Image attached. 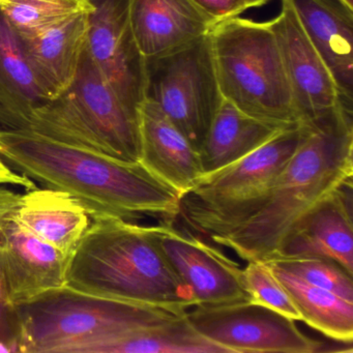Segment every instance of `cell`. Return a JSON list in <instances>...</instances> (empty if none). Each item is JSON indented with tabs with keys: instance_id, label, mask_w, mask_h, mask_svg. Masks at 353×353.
<instances>
[{
	"instance_id": "e0dca14e",
	"label": "cell",
	"mask_w": 353,
	"mask_h": 353,
	"mask_svg": "<svg viewBox=\"0 0 353 353\" xmlns=\"http://www.w3.org/2000/svg\"><path fill=\"white\" fill-rule=\"evenodd\" d=\"M140 163L179 195L189 193L203 176L199 152L150 100L139 108Z\"/></svg>"
},
{
	"instance_id": "cb8c5ba5",
	"label": "cell",
	"mask_w": 353,
	"mask_h": 353,
	"mask_svg": "<svg viewBox=\"0 0 353 353\" xmlns=\"http://www.w3.org/2000/svg\"><path fill=\"white\" fill-rule=\"evenodd\" d=\"M92 10L90 0H0V11L21 39L34 38Z\"/></svg>"
},
{
	"instance_id": "3957f363",
	"label": "cell",
	"mask_w": 353,
	"mask_h": 353,
	"mask_svg": "<svg viewBox=\"0 0 353 353\" xmlns=\"http://www.w3.org/2000/svg\"><path fill=\"white\" fill-rule=\"evenodd\" d=\"M161 223L92 220L68 261L65 286L117 301L185 314L195 307L189 287L160 243Z\"/></svg>"
},
{
	"instance_id": "9a60e30c",
	"label": "cell",
	"mask_w": 353,
	"mask_h": 353,
	"mask_svg": "<svg viewBox=\"0 0 353 353\" xmlns=\"http://www.w3.org/2000/svg\"><path fill=\"white\" fill-rule=\"evenodd\" d=\"M129 17L146 61L197 42L216 24L192 0H130Z\"/></svg>"
},
{
	"instance_id": "83f0119b",
	"label": "cell",
	"mask_w": 353,
	"mask_h": 353,
	"mask_svg": "<svg viewBox=\"0 0 353 353\" xmlns=\"http://www.w3.org/2000/svg\"><path fill=\"white\" fill-rule=\"evenodd\" d=\"M206 15L216 23L239 17L245 11L243 0H192Z\"/></svg>"
},
{
	"instance_id": "2e32d148",
	"label": "cell",
	"mask_w": 353,
	"mask_h": 353,
	"mask_svg": "<svg viewBox=\"0 0 353 353\" xmlns=\"http://www.w3.org/2000/svg\"><path fill=\"white\" fill-rule=\"evenodd\" d=\"M327 65L341 98L353 106V9L341 0H286Z\"/></svg>"
},
{
	"instance_id": "ac0fdd59",
	"label": "cell",
	"mask_w": 353,
	"mask_h": 353,
	"mask_svg": "<svg viewBox=\"0 0 353 353\" xmlns=\"http://www.w3.org/2000/svg\"><path fill=\"white\" fill-rule=\"evenodd\" d=\"M88 14L73 16L34 38H20L34 77L49 100L75 78L88 40Z\"/></svg>"
},
{
	"instance_id": "4dcf8cb0",
	"label": "cell",
	"mask_w": 353,
	"mask_h": 353,
	"mask_svg": "<svg viewBox=\"0 0 353 353\" xmlns=\"http://www.w3.org/2000/svg\"><path fill=\"white\" fill-rule=\"evenodd\" d=\"M270 0H243V7H245V11L251 9V8L261 7V6L265 5V3H270Z\"/></svg>"
},
{
	"instance_id": "5bb4252c",
	"label": "cell",
	"mask_w": 353,
	"mask_h": 353,
	"mask_svg": "<svg viewBox=\"0 0 353 353\" xmlns=\"http://www.w3.org/2000/svg\"><path fill=\"white\" fill-rule=\"evenodd\" d=\"M352 179L307 212L270 260L325 258L353 274Z\"/></svg>"
},
{
	"instance_id": "7c38bea8",
	"label": "cell",
	"mask_w": 353,
	"mask_h": 353,
	"mask_svg": "<svg viewBox=\"0 0 353 353\" xmlns=\"http://www.w3.org/2000/svg\"><path fill=\"white\" fill-rule=\"evenodd\" d=\"M69 255L30 232L13 212L0 221V281L17 305L65 285Z\"/></svg>"
},
{
	"instance_id": "8fae6325",
	"label": "cell",
	"mask_w": 353,
	"mask_h": 353,
	"mask_svg": "<svg viewBox=\"0 0 353 353\" xmlns=\"http://www.w3.org/2000/svg\"><path fill=\"white\" fill-rule=\"evenodd\" d=\"M160 243L177 274L193 293L196 305L251 301L243 268L204 236L179 230L161 221Z\"/></svg>"
},
{
	"instance_id": "f546056e",
	"label": "cell",
	"mask_w": 353,
	"mask_h": 353,
	"mask_svg": "<svg viewBox=\"0 0 353 353\" xmlns=\"http://www.w3.org/2000/svg\"><path fill=\"white\" fill-rule=\"evenodd\" d=\"M20 197V194L0 185V221L16 210Z\"/></svg>"
},
{
	"instance_id": "7a4b0ae2",
	"label": "cell",
	"mask_w": 353,
	"mask_h": 353,
	"mask_svg": "<svg viewBox=\"0 0 353 353\" xmlns=\"http://www.w3.org/2000/svg\"><path fill=\"white\" fill-rule=\"evenodd\" d=\"M301 125L296 150L254 214L230 232L208 237L243 261L272 259L307 212L353 179L352 107L341 105Z\"/></svg>"
},
{
	"instance_id": "4fadbf2b",
	"label": "cell",
	"mask_w": 353,
	"mask_h": 353,
	"mask_svg": "<svg viewBox=\"0 0 353 353\" xmlns=\"http://www.w3.org/2000/svg\"><path fill=\"white\" fill-rule=\"evenodd\" d=\"M299 121L316 119L336 107H353L341 98L336 82L305 36L292 8L282 0L280 15L270 21Z\"/></svg>"
},
{
	"instance_id": "30bf717a",
	"label": "cell",
	"mask_w": 353,
	"mask_h": 353,
	"mask_svg": "<svg viewBox=\"0 0 353 353\" xmlns=\"http://www.w3.org/2000/svg\"><path fill=\"white\" fill-rule=\"evenodd\" d=\"M86 49L107 83L139 119L145 100L146 59L132 32L130 0H90Z\"/></svg>"
},
{
	"instance_id": "52a82bcc",
	"label": "cell",
	"mask_w": 353,
	"mask_h": 353,
	"mask_svg": "<svg viewBox=\"0 0 353 353\" xmlns=\"http://www.w3.org/2000/svg\"><path fill=\"white\" fill-rule=\"evenodd\" d=\"M301 135V123L291 125L241 160L203 175L181 198L179 218L208 239L243 224L294 154Z\"/></svg>"
},
{
	"instance_id": "f1b7e54d",
	"label": "cell",
	"mask_w": 353,
	"mask_h": 353,
	"mask_svg": "<svg viewBox=\"0 0 353 353\" xmlns=\"http://www.w3.org/2000/svg\"><path fill=\"white\" fill-rule=\"evenodd\" d=\"M19 185L26 188V190H32L37 188L34 181L16 172L10 168L3 159L0 158V185Z\"/></svg>"
},
{
	"instance_id": "9c48e42d",
	"label": "cell",
	"mask_w": 353,
	"mask_h": 353,
	"mask_svg": "<svg viewBox=\"0 0 353 353\" xmlns=\"http://www.w3.org/2000/svg\"><path fill=\"white\" fill-rule=\"evenodd\" d=\"M187 318L202 336L228 353H314L323 347L301 332L295 320L253 301L195 305Z\"/></svg>"
},
{
	"instance_id": "ba28073f",
	"label": "cell",
	"mask_w": 353,
	"mask_h": 353,
	"mask_svg": "<svg viewBox=\"0 0 353 353\" xmlns=\"http://www.w3.org/2000/svg\"><path fill=\"white\" fill-rule=\"evenodd\" d=\"M145 99L199 152L223 101L210 34L175 52L148 59Z\"/></svg>"
},
{
	"instance_id": "1f68e13d",
	"label": "cell",
	"mask_w": 353,
	"mask_h": 353,
	"mask_svg": "<svg viewBox=\"0 0 353 353\" xmlns=\"http://www.w3.org/2000/svg\"><path fill=\"white\" fill-rule=\"evenodd\" d=\"M343 3L347 6V7L350 8V9H353V0H341Z\"/></svg>"
},
{
	"instance_id": "44dd1931",
	"label": "cell",
	"mask_w": 353,
	"mask_h": 353,
	"mask_svg": "<svg viewBox=\"0 0 353 353\" xmlns=\"http://www.w3.org/2000/svg\"><path fill=\"white\" fill-rule=\"evenodd\" d=\"M286 128L251 117L223 99L198 152L203 175L241 160Z\"/></svg>"
},
{
	"instance_id": "5b68a950",
	"label": "cell",
	"mask_w": 353,
	"mask_h": 353,
	"mask_svg": "<svg viewBox=\"0 0 353 353\" xmlns=\"http://www.w3.org/2000/svg\"><path fill=\"white\" fill-rule=\"evenodd\" d=\"M21 130L127 163H140L139 119L107 83L84 49L69 88L32 112Z\"/></svg>"
},
{
	"instance_id": "277c9868",
	"label": "cell",
	"mask_w": 353,
	"mask_h": 353,
	"mask_svg": "<svg viewBox=\"0 0 353 353\" xmlns=\"http://www.w3.org/2000/svg\"><path fill=\"white\" fill-rule=\"evenodd\" d=\"M16 307L18 351L23 353H101L105 345L129 332L185 315L67 286L47 291Z\"/></svg>"
},
{
	"instance_id": "d4e9b609",
	"label": "cell",
	"mask_w": 353,
	"mask_h": 353,
	"mask_svg": "<svg viewBox=\"0 0 353 353\" xmlns=\"http://www.w3.org/2000/svg\"><path fill=\"white\" fill-rule=\"evenodd\" d=\"M307 284L336 293L353 303V274L334 260L309 257L268 260Z\"/></svg>"
},
{
	"instance_id": "484cf974",
	"label": "cell",
	"mask_w": 353,
	"mask_h": 353,
	"mask_svg": "<svg viewBox=\"0 0 353 353\" xmlns=\"http://www.w3.org/2000/svg\"><path fill=\"white\" fill-rule=\"evenodd\" d=\"M243 279L251 301L270 307L295 321H301V314L290 293L265 261L248 262L243 268Z\"/></svg>"
},
{
	"instance_id": "ffe728a7",
	"label": "cell",
	"mask_w": 353,
	"mask_h": 353,
	"mask_svg": "<svg viewBox=\"0 0 353 353\" xmlns=\"http://www.w3.org/2000/svg\"><path fill=\"white\" fill-rule=\"evenodd\" d=\"M47 101L21 39L0 11V129H21Z\"/></svg>"
},
{
	"instance_id": "6da1fadb",
	"label": "cell",
	"mask_w": 353,
	"mask_h": 353,
	"mask_svg": "<svg viewBox=\"0 0 353 353\" xmlns=\"http://www.w3.org/2000/svg\"><path fill=\"white\" fill-rule=\"evenodd\" d=\"M0 158L45 188L65 192L92 220L179 218L181 196L141 163H127L30 130L0 129Z\"/></svg>"
},
{
	"instance_id": "7402d4cb",
	"label": "cell",
	"mask_w": 353,
	"mask_h": 353,
	"mask_svg": "<svg viewBox=\"0 0 353 353\" xmlns=\"http://www.w3.org/2000/svg\"><path fill=\"white\" fill-rule=\"evenodd\" d=\"M290 293L301 321L336 342L352 343L353 303L265 261Z\"/></svg>"
},
{
	"instance_id": "8992f818",
	"label": "cell",
	"mask_w": 353,
	"mask_h": 353,
	"mask_svg": "<svg viewBox=\"0 0 353 353\" xmlns=\"http://www.w3.org/2000/svg\"><path fill=\"white\" fill-rule=\"evenodd\" d=\"M210 38L223 99L268 123H301L270 22L231 18L216 23Z\"/></svg>"
},
{
	"instance_id": "603a6c76",
	"label": "cell",
	"mask_w": 353,
	"mask_h": 353,
	"mask_svg": "<svg viewBox=\"0 0 353 353\" xmlns=\"http://www.w3.org/2000/svg\"><path fill=\"white\" fill-rule=\"evenodd\" d=\"M101 353H228L202 336L185 315L129 332L103 347Z\"/></svg>"
},
{
	"instance_id": "d6986e66",
	"label": "cell",
	"mask_w": 353,
	"mask_h": 353,
	"mask_svg": "<svg viewBox=\"0 0 353 353\" xmlns=\"http://www.w3.org/2000/svg\"><path fill=\"white\" fill-rule=\"evenodd\" d=\"M13 214L30 232L69 256L92 220L69 194L48 188L28 190Z\"/></svg>"
},
{
	"instance_id": "4316f807",
	"label": "cell",
	"mask_w": 353,
	"mask_h": 353,
	"mask_svg": "<svg viewBox=\"0 0 353 353\" xmlns=\"http://www.w3.org/2000/svg\"><path fill=\"white\" fill-rule=\"evenodd\" d=\"M19 340V318L17 307L8 301L7 294L0 281V344L17 352Z\"/></svg>"
}]
</instances>
